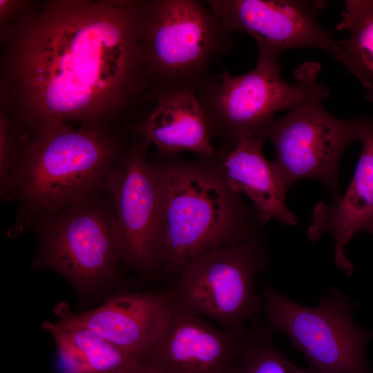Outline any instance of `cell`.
I'll return each mask as SVG.
<instances>
[{"label": "cell", "instance_id": "cell-16", "mask_svg": "<svg viewBox=\"0 0 373 373\" xmlns=\"http://www.w3.org/2000/svg\"><path fill=\"white\" fill-rule=\"evenodd\" d=\"M265 140L261 131L241 139L226 153L216 151L211 158L229 187L251 200L260 224L275 219L295 225L297 218L285 204L287 191L262 153Z\"/></svg>", "mask_w": 373, "mask_h": 373}, {"label": "cell", "instance_id": "cell-21", "mask_svg": "<svg viewBox=\"0 0 373 373\" xmlns=\"http://www.w3.org/2000/svg\"><path fill=\"white\" fill-rule=\"evenodd\" d=\"M31 1L1 0L0 1V26L1 29L6 26L13 19L21 14L30 5Z\"/></svg>", "mask_w": 373, "mask_h": 373}, {"label": "cell", "instance_id": "cell-7", "mask_svg": "<svg viewBox=\"0 0 373 373\" xmlns=\"http://www.w3.org/2000/svg\"><path fill=\"white\" fill-rule=\"evenodd\" d=\"M260 300L266 324L285 333L289 347L305 355L315 373H372L366 349L373 331L354 322V303L337 289L311 307L267 284Z\"/></svg>", "mask_w": 373, "mask_h": 373}, {"label": "cell", "instance_id": "cell-23", "mask_svg": "<svg viewBox=\"0 0 373 373\" xmlns=\"http://www.w3.org/2000/svg\"><path fill=\"white\" fill-rule=\"evenodd\" d=\"M363 231H367L373 235V218L364 227Z\"/></svg>", "mask_w": 373, "mask_h": 373}, {"label": "cell", "instance_id": "cell-22", "mask_svg": "<svg viewBox=\"0 0 373 373\" xmlns=\"http://www.w3.org/2000/svg\"><path fill=\"white\" fill-rule=\"evenodd\" d=\"M126 373H162L141 361L136 362Z\"/></svg>", "mask_w": 373, "mask_h": 373}, {"label": "cell", "instance_id": "cell-4", "mask_svg": "<svg viewBox=\"0 0 373 373\" xmlns=\"http://www.w3.org/2000/svg\"><path fill=\"white\" fill-rule=\"evenodd\" d=\"M233 44L232 33L207 3L144 0L141 46L154 100L178 92L198 95L216 81L211 67Z\"/></svg>", "mask_w": 373, "mask_h": 373}, {"label": "cell", "instance_id": "cell-9", "mask_svg": "<svg viewBox=\"0 0 373 373\" xmlns=\"http://www.w3.org/2000/svg\"><path fill=\"white\" fill-rule=\"evenodd\" d=\"M325 97L307 99L274 118L262 131L274 146V169L284 189L303 178H313L341 199L338 171L341 157L352 142H359L369 117L345 119L324 107Z\"/></svg>", "mask_w": 373, "mask_h": 373}, {"label": "cell", "instance_id": "cell-11", "mask_svg": "<svg viewBox=\"0 0 373 373\" xmlns=\"http://www.w3.org/2000/svg\"><path fill=\"white\" fill-rule=\"evenodd\" d=\"M212 12L231 32H244L259 55L280 58L286 50L312 48L325 51L334 39L317 18L325 0H208Z\"/></svg>", "mask_w": 373, "mask_h": 373}, {"label": "cell", "instance_id": "cell-5", "mask_svg": "<svg viewBox=\"0 0 373 373\" xmlns=\"http://www.w3.org/2000/svg\"><path fill=\"white\" fill-rule=\"evenodd\" d=\"M37 269L57 271L78 290L111 283L123 256L111 198L106 190L37 219Z\"/></svg>", "mask_w": 373, "mask_h": 373}, {"label": "cell", "instance_id": "cell-1", "mask_svg": "<svg viewBox=\"0 0 373 373\" xmlns=\"http://www.w3.org/2000/svg\"><path fill=\"white\" fill-rule=\"evenodd\" d=\"M144 0L31 1L1 29V111L18 132L46 123L117 126L153 102Z\"/></svg>", "mask_w": 373, "mask_h": 373}, {"label": "cell", "instance_id": "cell-17", "mask_svg": "<svg viewBox=\"0 0 373 373\" xmlns=\"http://www.w3.org/2000/svg\"><path fill=\"white\" fill-rule=\"evenodd\" d=\"M46 321L42 327L52 336L61 373H126L135 358L64 314Z\"/></svg>", "mask_w": 373, "mask_h": 373}, {"label": "cell", "instance_id": "cell-13", "mask_svg": "<svg viewBox=\"0 0 373 373\" xmlns=\"http://www.w3.org/2000/svg\"><path fill=\"white\" fill-rule=\"evenodd\" d=\"M55 312L88 327L140 361L150 352L166 325L169 300L166 293L124 291L89 311L73 312L67 304L61 303Z\"/></svg>", "mask_w": 373, "mask_h": 373}, {"label": "cell", "instance_id": "cell-14", "mask_svg": "<svg viewBox=\"0 0 373 373\" xmlns=\"http://www.w3.org/2000/svg\"><path fill=\"white\" fill-rule=\"evenodd\" d=\"M131 134L148 146L154 145L162 156H175L186 151L200 158L213 156L211 128L198 95L178 92L157 97L134 123Z\"/></svg>", "mask_w": 373, "mask_h": 373}, {"label": "cell", "instance_id": "cell-19", "mask_svg": "<svg viewBox=\"0 0 373 373\" xmlns=\"http://www.w3.org/2000/svg\"><path fill=\"white\" fill-rule=\"evenodd\" d=\"M272 329L257 323L247 329L242 351L231 373H315L292 363L276 347Z\"/></svg>", "mask_w": 373, "mask_h": 373}, {"label": "cell", "instance_id": "cell-6", "mask_svg": "<svg viewBox=\"0 0 373 373\" xmlns=\"http://www.w3.org/2000/svg\"><path fill=\"white\" fill-rule=\"evenodd\" d=\"M319 70L317 63H305L296 70V82L289 83L281 77L279 58L261 55L245 74L233 76L222 69L198 95L213 137L233 145L261 131L278 112L314 97L327 98L329 89L317 81Z\"/></svg>", "mask_w": 373, "mask_h": 373}, {"label": "cell", "instance_id": "cell-15", "mask_svg": "<svg viewBox=\"0 0 373 373\" xmlns=\"http://www.w3.org/2000/svg\"><path fill=\"white\" fill-rule=\"evenodd\" d=\"M359 142L362 151L345 194L329 204H317L307 230L308 237L313 242H317L325 233L332 236L335 265L347 276L352 274L353 266L345 255V247L373 218L372 119L369 117L364 125Z\"/></svg>", "mask_w": 373, "mask_h": 373}, {"label": "cell", "instance_id": "cell-20", "mask_svg": "<svg viewBox=\"0 0 373 373\" xmlns=\"http://www.w3.org/2000/svg\"><path fill=\"white\" fill-rule=\"evenodd\" d=\"M18 158V137L10 119L0 111V180L2 186L14 170Z\"/></svg>", "mask_w": 373, "mask_h": 373}, {"label": "cell", "instance_id": "cell-2", "mask_svg": "<svg viewBox=\"0 0 373 373\" xmlns=\"http://www.w3.org/2000/svg\"><path fill=\"white\" fill-rule=\"evenodd\" d=\"M18 158L1 197L19 203L17 226L105 190L109 171L131 145L117 126L49 122L17 133Z\"/></svg>", "mask_w": 373, "mask_h": 373}, {"label": "cell", "instance_id": "cell-8", "mask_svg": "<svg viewBox=\"0 0 373 373\" xmlns=\"http://www.w3.org/2000/svg\"><path fill=\"white\" fill-rule=\"evenodd\" d=\"M267 263L266 247L257 236L195 258L166 293L184 309L242 334L248 322L261 312L255 281Z\"/></svg>", "mask_w": 373, "mask_h": 373}, {"label": "cell", "instance_id": "cell-10", "mask_svg": "<svg viewBox=\"0 0 373 373\" xmlns=\"http://www.w3.org/2000/svg\"><path fill=\"white\" fill-rule=\"evenodd\" d=\"M149 148L133 137L105 182L119 233L122 262L146 276L162 267L164 245L162 177L157 162L147 157Z\"/></svg>", "mask_w": 373, "mask_h": 373}, {"label": "cell", "instance_id": "cell-3", "mask_svg": "<svg viewBox=\"0 0 373 373\" xmlns=\"http://www.w3.org/2000/svg\"><path fill=\"white\" fill-rule=\"evenodd\" d=\"M157 162L164 193L162 267L177 276L198 256L260 236L254 208L233 191L210 158Z\"/></svg>", "mask_w": 373, "mask_h": 373}, {"label": "cell", "instance_id": "cell-18", "mask_svg": "<svg viewBox=\"0 0 373 373\" xmlns=\"http://www.w3.org/2000/svg\"><path fill=\"white\" fill-rule=\"evenodd\" d=\"M336 28L347 37L333 39L325 52L343 65L373 102V0H346Z\"/></svg>", "mask_w": 373, "mask_h": 373}, {"label": "cell", "instance_id": "cell-12", "mask_svg": "<svg viewBox=\"0 0 373 373\" xmlns=\"http://www.w3.org/2000/svg\"><path fill=\"white\" fill-rule=\"evenodd\" d=\"M166 294L169 315L166 325L140 361L162 373H231L246 332L240 334L212 326Z\"/></svg>", "mask_w": 373, "mask_h": 373}]
</instances>
